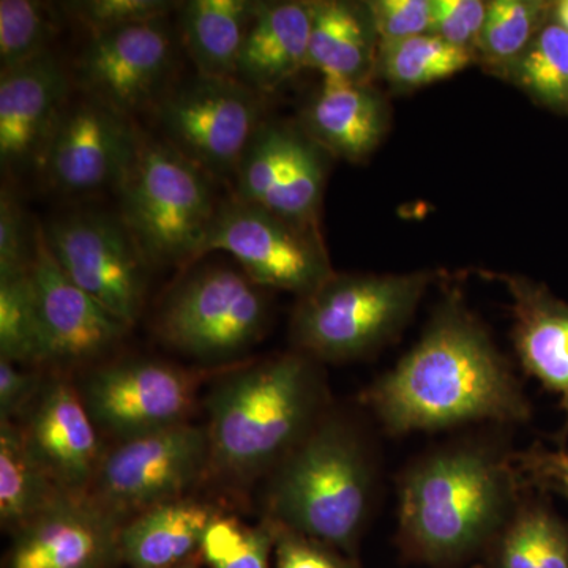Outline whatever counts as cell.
I'll return each mask as SVG.
<instances>
[{
  "instance_id": "cell-1",
  "label": "cell",
  "mask_w": 568,
  "mask_h": 568,
  "mask_svg": "<svg viewBox=\"0 0 568 568\" xmlns=\"http://www.w3.org/2000/svg\"><path fill=\"white\" fill-rule=\"evenodd\" d=\"M362 403L392 436L532 418L511 365L459 295L439 306L417 345L365 388Z\"/></svg>"
},
{
  "instance_id": "cell-2",
  "label": "cell",
  "mask_w": 568,
  "mask_h": 568,
  "mask_svg": "<svg viewBox=\"0 0 568 568\" xmlns=\"http://www.w3.org/2000/svg\"><path fill=\"white\" fill-rule=\"evenodd\" d=\"M530 488L515 452L481 439L428 452L398 481L396 545L403 558L454 568L481 558Z\"/></svg>"
},
{
  "instance_id": "cell-3",
  "label": "cell",
  "mask_w": 568,
  "mask_h": 568,
  "mask_svg": "<svg viewBox=\"0 0 568 568\" xmlns=\"http://www.w3.org/2000/svg\"><path fill=\"white\" fill-rule=\"evenodd\" d=\"M209 474L250 484L271 474L328 413L315 358L293 351L235 369L207 398Z\"/></svg>"
},
{
  "instance_id": "cell-4",
  "label": "cell",
  "mask_w": 568,
  "mask_h": 568,
  "mask_svg": "<svg viewBox=\"0 0 568 568\" xmlns=\"http://www.w3.org/2000/svg\"><path fill=\"white\" fill-rule=\"evenodd\" d=\"M377 481L372 440L362 426L328 409L272 470L265 519L357 559Z\"/></svg>"
},
{
  "instance_id": "cell-5",
  "label": "cell",
  "mask_w": 568,
  "mask_h": 568,
  "mask_svg": "<svg viewBox=\"0 0 568 568\" xmlns=\"http://www.w3.org/2000/svg\"><path fill=\"white\" fill-rule=\"evenodd\" d=\"M211 175L138 126L119 181V216L151 265L183 267L204 256L220 203Z\"/></svg>"
},
{
  "instance_id": "cell-6",
  "label": "cell",
  "mask_w": 568,
  "mask_h": 568,
  "mask_svg": "<svg viewBox=\"0 0 568 568\" xmlns=\"http://www.w3.org/2000/svg\"><path fill=\"white\" fill-rule=\"evenodd\" d=\"M429 283L428 274L332 275L295 306V351L316 362L372 354L405 327Z\"/></svg>"
},
{
  "instance_id": "cell-7",
  "label": "cell",
  "mask_w": 568,
  "mask_h": 568,
  "mask_svg": "<svg viewBox=\"0 0 568 568\" xmlns=\"http://www.w3.org/2000/svg\"><path fill=\"white\" fill-rule=\"evenodd\" d=\"M160 138L213 181H234L261 121V93L239 80L194 74L156 102Z\"/></svg>"
},
{
  "instance_id": "cell-8",
  "label": "cell",
  "mask_w": 568,
  "mask_h": 568,
  "mask_svg": "<svg viewBox=\"0 0 568 568\" xmlns=\"http://www.w3.org/2000/svg\"><path fill=\"white\" fill-rule=\"evenodd\" d=\"M207 429L182 424L125 437L102 462L88 495L112 517L129 519L171 500L209 476Z\"/></svg>"
},
{
  "instance_id": "cell-9",
  "label": "cell",
  "mask_w": 568,
  "mask_h": 568,
  "mask_svg": "<svg viewBox=\"0 0 568 568\" xmlns=\"http://www.w3.org/2000/svg\"><path fill=\"white\" fill-rule=\"evenodd\" d=\"M263 287L244 272L209 267L190 275L164 302L156 328L179 353L224 361L260 342L267 327Z\"/></svg>"
},
{
  "instance_id": "cell-10",
  "label": "cell",
  "mask_w": 568,
  "mask_h": 568,
  "mask_svg": "<svg viewBox=\"0 0 568 568\" xmlns=\"http://www.w3.org/2000/svg\"><path fill=\"white\" fill-rule=\"evenodd\" d=\"M41 227L63 274L132 327L144 305L151 263L121 216L73 212Z\"/></svg>"
},
{
  "instance_id": "cell-11",
  "label": "cell",
  "mask_w": 568,
  "mask_h": 568,
  "mask_svg": "<svg viewBox=\"0 0 568 568\" xmlns=\"http://www.w3.org/2000/svg\"><path fill=\"white\" fill-rule=\"evenodd\" d=\"M213 252L234 257L257 286L290 291L298 297L335 274L316 227L290 222L234 196L223 201L216 213L204 256Z\"/></svg>"
},
{
  "instance_id": "cell-12",
  "label": "cell",
  "mask_w": 568,
  "mask_h": 568,
  "mask_svg": "<svg viewBox=\"0 0 568 568\" xmlns=\"http://www.w3.org/2000/svg\"><path fill=\"white\" fill-rule=\"evenodd\" d=\"M200 384L197 372L132 358L97 368L81 395L93 422L121 440L189 424Z\"/></svg>"
},
{
  "instance_id": "cell-13",
  "label": "cell",
  "mask_w": 568,
  "mask_h": 568,
  "mask_svg": "<svg viewBox=\"0 0 568 568\" xmlns=\"http://www.w3.org/2000/svg\"><path fill=\"white\" fill-rule=\"evenodd\" d=\"M174 58L166 20L142 22L91 36L74 65V81L84 95L133 121L166 92Z\"/></svg>"
},
{
  "instance_id": "cell-14",
  "label": "cell",
  "mask_w": 568,
  "mask_h": 568,
  "mask_svg": "<svg viewBox=\"0 0 568 568\" xmlns=\"http://www.w3.org/2000/svg\"><path fill=\"white\" fill-rule=\"evenodd\" d=\"M324 183V149L305 132L265 122L242 155L234 194L290 222L316 227Z\"/></svg>"
},
{
  "instance_id": "cell-15",
  "label": "cell",
  "mask_w": 568,
  "mask_h": 568,
  "mask_svg": "<svg viewBox=\"0 0 568 568\" xmlns=\"http://www.w3.org/2000/svg\"><path fill=\"white\" fill-rule=\"evenodd\" d=\"M136 130L130 119L84 95L63 110L40 170L58 192L115 189L132 156Z\"/></svg>"
},
{
  "instance_id": "cell-16",
  "label": "cell",
  "mask_w": 568,
  "mask_h": 568,
  "mask_svg": "<svg viewBox=\"0 0 568 568\" xmlns=\"http://www.w3.org/2000/svg\"><path fill=\"white\" fill-rule=\"evenodd\" d=\"M122 526L88 493H62L13 534L3 568H115Z\"/></svg>"
},
{
  "instance_id": "cell-17",
  "label": "cell",
  "mask_w": 568,
  "mask_h": 568,
  "mask_svg": "<svg viewBox=\"0 0 568 568\" xmlns=\"http://www.w3.org/2000/svg\"><path fill=\"white\" fill-rule=\"evenodd\" d=\"M31 278L39 308L44 365L88 364L110 353L125 338L129 325L112 316L63 274L44 242L41 226L36 230Z\"/></svg>"
},
{
  "instance_id": "cell-18",
  "label": "cell",
  "mask_w": 568,
  "mask_h": 568,
  "mask_svg": "<svg viewBox=\"0 0 568 568\" xmlns=\"http://www.w3.org/2000/svg\"><path fill=\"white\" fill-rule=\"evenodd\" d=\"M20 425L26 444L62 491L84 495L102 462L97 424L69 381L52 377Z\"/></svg>"
},
{
  "instance_id": "cell-19",
  "label": "cell",
  "mask_w": 568,
  "mask_h": 568,
  "mask_svg": "<svg viewBox=\"0 0 568 568\" xmlns=\"http://www.w3.org/2000/svg\"><path fill=\"white\" fill-rule=\"evenodd\" d=\"M69 102V74L51 51L0 71V163L6 173L40 168Z\"/></svg>"
},
{
  "instance_id": "cell-20",
  "label": "cell",
  "mask_w": 568,
  "mask_h": 568,
  "mask_svg": "<svg viewBox=\"0 0 568 568\" xmlns=\"http://www.w3.org/2000/svg\"><path fill=\"white\" fill-rule=\"evenodd\" d=\"M499 278L514 298L511 338L523 372L559 396L566 422L556 440L564 448L568 440V304L530 280Z\"/></svg>"
},
{
  "instance_id": "cell-21",
  "label": "cell",
  "mask_w": 568,
  "mask_h": 568,
  "mask_svg": "<svg viewBox=\"0 0 568 568\" xmlns=\"http://www.w3.org/2000/svg\"><path fill=\"white\" fill-rule=\"evenodd\" d=\"M310 33L312 3L256 2L237 80L257 93L274 92L305 69Z\"/></svg>"
},
{
  "instance_id": "cell-22",
  "label": "cell",
  "mask_w": 568,
  "mask_h": 568,
  "mask_svg": "<svg viewBox=\"0 0 568 568\" xmlns=\"http://www.w3.org/2000/svg\"><path fill=\"white\" fill-rule=\"evenodd\" d=\"M220 510L182 497L142 511L122 526V564L130 568H174L200 556L205 530Z\"/></svg>"
},
{
  "instance_id": "cell-23",
  "label": "cell",
  "mask_w": 568,
  "mask_h": 568,
  "mask_svg": "<svg viewBox=\"0 0 568 568\" xmlns=\"http://www.w3.org/2000/svg\"><path fill=\"white\" fill-rule=\"evenodd\" d=\"M304 123L305 133L324 151L361 160L379 144L386 114L376 93L362 82L323 80Z\"/></svg>"
},
{
  "instance_id": "cell-24",
  "label": "cell",
  "mask_w": 568,
  "mask_h": 568,
  "mask_svg": "<svg viewBox=\"0 0 568 568\" xmlns=\"http://www.w3.org/2000/svg\"><path fill=\"white\" fill-rule=\"evenodd\" d=\"M256 2L190 0L181 7V37L196 73L237 80L239 61Z\"/></svg>"
},
{
  "instance_id": "cell-25",
  "label": "cell",
  "mask_w": 568,
  "mask_h": 568,
  "mask_svg": "<svg viewBox=\"0 0 568 568\" xmlns=\"http://www.w3.org/2000/svg\"><path fill=\"white\" fill-rule=\"evenodd\" d=\"M481 560L484 568H568V523L540 497L525 495Z\"/></svg>"
},
{
  "instance_id": "cell-26",
  "label": "cell",
  "mask_w": 568,
  "mask_h": 568,
  "mask_svg": "<svg viewBox=\"0 0 568 568\" xmlns=\"http://www.w3.org/2000/svg\"><path fill=\"white\" fill-rule=\"evenodd\" d=\"M61 488L39 465L17 422L0 420V525L14 534L44 508L51 506Z\"/></svg>"
},
{
  "instance_id": "cell-27",
  "label": "cell",
  "mask_w": 568,
  "mask_h": 568,
  "mask_svg": "<svg viewBox=\"0 0 568 568\" xmlns=\"http://www.w3.org/2000/svg\"><path fill=\"white\" fill-rule=\"evenodd\" d=\"M372 58L368 31L349 3L312 2L308 59L323 80L361 82Z\"/></svg>"
},
{
  "instance_id": "cell-28",
  "label": "cell",
  "mask_w": 568,
  "mask_h": 568,
  "mask_svg": "<svg viewBox=\"0 0 568 568\" xmlns=\"http://www.w3.org/2000/svg\"><path fill=\"white\" fill-rule=\"evenodd\" d=\"M383 70L392 84L422 88L454 77L473 62V51L455 47L433 33L381 47Z\"/></svg>"
},
{
  "instance_id": "cell-29",
  "label": "cell",
  "mask_w": 568,
  "mask_h": 568,
  "mask_svg": "<svg viewBox=\"0 0 568 568\" xmlns=\"http://www.w3.org/2000/svg\"><path fill=\"white\" fill-rule=\"evenodd\" d=\"M0 358L17 365H44L31 271L0 276Z\"/></svg>"
},
{
  "instance_id": "cell-30",
  "label": "cell",
  "mask_w": 568,
  "mask_h": 568,
  "mask_svg": "<svg viewBox=\"0 0 568 568\" xmlns=\"http://www.w3.org/2000/svg\"><path fill=\"white\" fill-rule=\"evenodd\" d=\"M555 6L529 0H496L488 3L487 20L477 48L493 65L517 63L537 33L547 26Z\"/></svg>"
},
{
  "instance_id": "cell-31",
  "label": "cell",
  "mask_w": 568,
  "mask_h": 568,
  "mask_svg": "<svg viewBox=\"0 0 568 568\" xmlns=\"http://www.w3.org/2000/svg\"><path fill=\"white\" fill-rule=\"evenodd\" d=\"M517 82L538 103L568 111V32L549 22L515 65Z\"/></svg>"
},
{
  "instance_id": "cell-32",
  "label": "cell",
  "mask_w": 568,
  "mask_h": 568,
  "mask_svg": "<svg viewBox=\"0 0 568 568\" xmlns=\"http://www.w3.org/2000/svg\"><path fill=\"white\" fill-rule=\"evenodd\" d=\"M276 526L268 519L248 526L220 514L205 530L200 556L211 568H271Z\"/></svg>"
},
{
  "instance_id": "cell-33",
  "label": "cell",
  "mask_w": 568,
  "mask_h": 568,
  "mask_svg": "<svg viewBox=\"0 0 568 568\" xmlns=\"http://www.w3.org/2000/svg\"><path fill=\"white\" fill-rule=\"evenodd\" d=\"M55 36L54 18L36 0L0 2V67L2 71L32 62L50 52Z\"/></svg>"
},
{
  "instance_id": "cell-34",
  "label": "cell",
  "mask_w": 568,
  "mask_h": 568,
  "mask_svg": "<svg viewBox=\"0 0 568 568\" xmlns=\"http://www.w3.org/2000/svg\"><path fill=\"white\" fill-rule=\"evenodd\" d=\"M174 6L168 0H78L65 3L63 10L91 36H97L142 22L166 20Z\"/></svg>"
},
{
  "instance_id": "cell-35",
  "label": "cell",
  "mask_w": 568,
  "mask_h": 568,
  "mask_svg": "<svg viewBox=\"0 0 568 568\" xmlns=\"http://www.w3.org/2000/svg\"><path fill=\"white\" fill-rule=\"evenodd\" d=\"M36 230L32 233L29 227L20 201L3 186L0 193V276L31 271Z\"/></svg>"
},
{
  "instance_id": "cell-36",
  "label": "cell",
  "mask_w": 568,
  "mask_h": 568,
  "mask_svg": "<svg viewBox=\"0 0 568 568\" xmlns=\"http://www.w3.org/2000/svg\"><path fill=\"white\" fill-rule=\"evenodd\" d=\"M368 10L381 47L432 32L433 6L429 0H379L369 2Z\"/></svg>"
},
{
  "instance_id": "cell-37",
  "label": "cell",
  "mask_w": 568,
  "mask_h": 568,
  "mask_svg": "<svg viewBox=\"0 0 568 568\" xmlns=\"http://www.w3.org/2000/svg\"><path fill=\"white\" fill-rule=\"evenodd\" d=\"M433 6V36L455 47L473 51L487 20L488 3L480 0H435Z\"/></svg>"
},
{
  "instance_id": "cell-38",
  "label": "cell",
  "mask_w": 568,
  "mask_h": 568,
  "mask_svg": "<svg viewBox=\"0 0 568 568\" xmlns=\"http://www.w3.org/2000/svg\"><path fill=\"white\" fill-rule=\"evenodd\" d=\"M274 558L275 568H361L339 549L282 526H276Z\"/></svg>"
},
{
  "instance_id": "cell-39",
  "label": "cell",
  "mask_w": 568,
  "mask_h": 568,
  "mask_svg": "<svg viewBox=\"0 0 568 568\" xmlns=\"http://www.w3.org/2000/svg\"><path fill=\"white\" fill-rule=\"evenodd\" d=\"M515 465L530 488L540 491L568 489V452L566 448L549 450L536 444L528 450L515 452Z\"/></svg>"
},
{
  "instance_id": "cell-40",
  "label": "cell",
  "mask_w": 568,
  "mask_h": 568,
  "mask_svg": "<svg viewBox=\"0 0 568 568\" xmlns=\"http://www.w3.org/2000/svg\"><path fill=\"white\" fill-rule=\"evenodd\" d=\"M44 381L37 372H28L0 358V420L17 422L26 416L39 398Z\"/></svg>"
},
{
  "instance_id": "cell-41",
  "label": "cell",
  "mask_w": 568,
  "mask_h": 568,
  "mask_svg": "<svg viewBox=\"0 0 568 568\" xmlns=\"http://www.w3.org/2000/svg\"><path fill=\"white\" fill-rule=\"evenodd\" d=\"M556 24H559L564 31L568 32V0L556 3L555 6Z\"/></svg>"
},
{
  "instance_id": "cell-42",
  "label": "cell",
  "mask_w": 568,
  "mask_h": 568,
  "mask_svg": "<svg viewBox=\"0 0 568 568\" xmlns=\"http://www.w3.org/2000/svg\"><path fill=\"white\" fill-rule=\"evenodd\" d=\"M174 568H200L194 564V560H190V562L182 564V566H178Z\"/></svg>"
},
{
  "instance_id": "cell-43",
  "label": "cell",
  "mask_w": 568,
  "mask_h": 568,
  "mask_svg": "<svg viewBox=\"0 0 568 568\" xmlns=\"http://www.w3.org/2000/svg\"><path fill=\"white\" fill-rule=\"evenodd\" d=\"M559 495H562L564 497H567V499H568V489H566V491H560Z\"/></svg>"
},
{
  "instance_id": "cell-44",
  "label": "cell",
  "mask_w": 568,
  "mask_h": 568,
  "mask_svg": "<svg viewBox=\"0 0 568 568\" xmlns=\"http://www.w3.org/2000/svg\"><path fill=\"white\" fill-rule=\"evenodd\" d=\"M474 568H484V567H481V566H476V567H474Z\"/></svg>"
}]
</instances>
